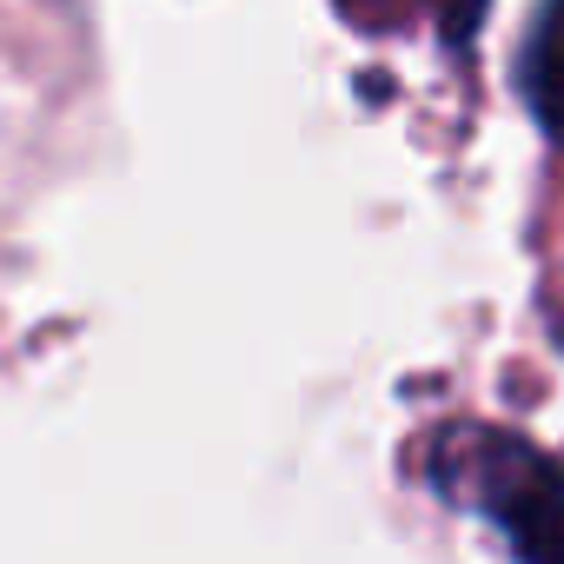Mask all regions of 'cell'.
I'll list each match as a JSON object with an SVG mask.
<instances>
[{"mask_svg": "<svg viewBox=\"0 0 564 564\" xmlns=\"http://www.w3.org/2000/svg\"><path fill=\"white\" fill-rule=\"evenodd\" d=\"M511 80H518V100L538 120V133L551 147H564V0H544L531 14L518 61H511Z\"/></svg>", "mask_w": 564, "mask_h": 564, "instance_id": "2", "label": "cell"}, {"mask_svg": "<svg viewBox=\"0 0 564 564\" xmlns=\"http://www.w3.org/2000/svg\"><path fill=\"white\" fill-rule=\"evenodd\" d=\"M432 491L471 505L518 564H564V465L505 425H445L432 438Z\"/></svg>", "mask_w": 564, "mask_h": 564, "instance_id": "1", "label": "cell"}]
</instances>
